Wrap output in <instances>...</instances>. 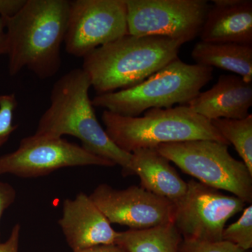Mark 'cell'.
<instances>
[{
	"label": "cell",
	"mask_w": 252,
	"mask_h": 252,
	"mask_svg": "<svg viewBox=\"0 0 252 252\" xmlns=\"http://www.w3.org/2000/svg\"><path fill=\"white\" fill-rule=\"evenodd\" d=\"M191 57L199 65L229 71L252 83V45L200 41L194 46Z\"/></svg>",
	"instance_id": "obj_16"
},
{
	"label": "cell",
	"mask_w": 252,
	"mask_h": 252,
	"mask_svg": "<svg viewBox=\"0 0 252 252\" xmlns=\"http://www.w3.org/2000/svg\"><path fill=\"white\" fill-rule=\"evenodd\" d=\"M156 149L200 183L252 205V175L243 161L230 155L227 144L198 140L162 144Z\"/></svg>",
	"instance_id": "obj_6"
},
{
	"label": "cell",
	"mask_w": 252,
	"mask_h": 252,
	"mask_svg": "<svg viewBox=\"0 0 252 252\" xmlns=\"http://www.w3.org/2000/svg\"><path fill=\"white\" fill-rule=\"evenodd\" d=\"M18 106L14 94L0 96V147L6 143L10 136L18 128L14 124V112Z\"/></svg>",
	"instance_id": "obj_20"
},
{
	"label": "cell",
	"mask_w": 252,
	"mask_h": 252,
	"mask_svg": "<svg viewBox=\"0 0 252 252\" xmlns=\"http://www.w3.org/2000/svg\"><path fill=\"white\" fill-rule=\"evenodd\" d=\"M200 31L201 41L252 45V0H214Z\"/></svg>",
	"instance_id": "obj_14"
},
{
	"label": "cell",
	"mask_w": 252,
	"mask_h": 252,
	"mask_svg": "<svg viewBox=\"0 0 252 252\" xmlns=\"http://www.w3.org/2000/svg\"><path fill=\"white\" fill-rule=\"evenodd\" d=\"M127 34L126 0L69 1L64 41L67 54L84 59Z\"/></svg>",
	"instance_id": "obj_10"
},
{
	"label": "cell",
	"mask_w": 252,
	"mask_h": 252,
	"mask_svg": "<svg viewBox=\"0 0 252 252\" xmlns=\"http://www.w3.org/2000/svg\"><path fill=\"white\" fill-rule=\"evenodd\" d=\"M182 44L160 36L130 34L94 49L82 69L96 94L130 89L178 58Z\"/></svg>",
	"instance_id": "obj_3"
},
{
	"label": "cell",
	"mask_w": 252,
	"mask_h": 252,
	"mask_svg": "<svg viewBox=\"0 0 252 252\" xmlns=\"http://www.w3.org/2000/svg\"><path fill=\"white\" fill-rule=\"evenodd\" d=\"M242 250L236 245L222 241L206 242L201 240L183 239L179 245L177 252H250Z\"/></svg>",
	"instance_id": "obj_21"
},
{
	"label": "cell",
	"mask_w": 252,
	"mask_h": 252,
	"mask_svg": "<svg viewBox=\"0 0 252 252\" xmlns=\"http://www.w3.org/2000/svg\"><path fill=\"white\" fill-rule=\"evenodd\" d=\"M222 240L233 244L242 250L252 248V206L245 207L241 217L235 223L225 227Z\"/></svg>",
	"instance_id": "obj_19"
},
{
	"label": "cell",
	"mask_w": 252,
	"mask_h": 252,
	"mask_svg": "<svg viewBox=\"0 0 252 252\" xmlns=\"http://www.w3.org/2000/svg\"><path fill=\"white\" fill-rule=\"evenodd\" d=\"M114 167V162L89 153L63 137L33 135L24 137L18 149L0 157V175L36 178L64 167Z\"/></svg>",
	"instance_id": "obj_9"
},
{
	"label": "cell",
	"mask_w": 252,
	"mask_h": 252,
	"mask_svg": "<svg viewBox=\"0 0 252 252\" xmlns=\"http://www.w3.org/2000/svg\"><path fill=\"white\" fill-rule=\"evenodd\" d=\"M16 198V191L14 187L6 182L0 181V224L1 217L5 210L14 203ZM1 237V233H0ZM1 243V242H0Z\"/></svg>",
	"instance_id": "obj_22"
},
{
	"label": "cell",
	"mask_w": 252,
	"mask_h": 252,
	"mask_svg": "<svg viewBox=\"0 0 252 252\" xmlns=\"http://www.w3.org/2000/svg\"><path fill=\"white\" fill-rule=\"evenodd\" d=\"M89 197L111 224L144 230L173 223L175 204L141 187L117 189L103 183Z\"/></svg>",
	"instance_id": "obj_11"
},
{
	"label": "cell",
	"mask_w": 252,
	"mask_h": 252,
	"mask_svg": "<svg viewBox=\"0 0 252 252\" xmlns=\"http://www.w3.org/2000/svg\"><path fill=\"white\" fill-rule=\"evenodd\" d=\"M91 87L82 68L73 69L59 78L53 86L49 107L39 119L34 135L74 136L89 153L122 167L124 177L133 175L132 154L119 149L110 140L96 117L89 97Z\"/></svg>",
	"instance_id": "obj_1"
},
{
	"label": "cell",
	"mask_w": 252,
	"mask_h": 252,
	"mask_svg": "<svg viewBox=\"0 0 252 252\" xmlns=\"http://www.w3.org/2000/svg\"><path fill=\"white\" fill-rule=\"evenodd\" d=\"M187 185L183 198L174 203V225L183 239L222 241L227 221L243 212L246 203L195 180Z\"/></svg>",
	"instance_id": "obj_8"
},
{
	"label": "cell",
	"mask_w": 252,
	"mask_h": 252,
	"mask_svg": "<svg viewBox=\"0 0 252 252\" xmlns=\"http://www.w3.org/2000/svg\"><path fill=\"white\" fill-rule=\"evenodd\" d=\"M69 8L68 0H27L16 16L5 21L10 76L24 68L41 79L59 72Z\"/></svg>",
	"instance_id": "obj_2"
},
{
	"label": "cell",
	"mask_w": 252,
	"mask_h": 252,
	"mask_svg": "<svg viewBox=\"0 0 252 252\" xmlns=\"http://www.w3.org/2000/svg\"><path fill=\"white\" fill-rule=\"evenodd\" d=\"M21 230L20 223L14 225L7 240L0 243V252H18Z\"/></svg>",
	"instance_id": "obj_24"
},
{
	"label": "cell",
	"mask_w": 252,
	"mask_h": 252,
	"mask_svg": "<svg viewBox=\"0 0 252 252\" xmlns=\"http://www.w3.org/2000/svg\"><path fill=\"white\" fill-rule=\"evenodd\" d=\"M132 155V174L140 177L141 187L174 203L183 198L187 182L157 149H137Z\"/></svg>",
	"instance_id": "obj_15"
},
{
	"label": "cell",
	"mask_w": 252,
	"mask_h": 252,
	"mask_svg": "<svg viewBox=\"0 0 252 252\" xmlns=\"http://www.w3.org/2000/svg\"><path fill=\"white\" fill-rule=\"evenodd\" d=\"M228 144L234 146L252 175V115L243 119H219L211 122Z\"/></svg>",
	"instance_id": "obj_18"
},
{
	"label": "cell",
	"mask_w": 252,
	"mask_h": 252,
	"mask_svg": "<svg viewBox=\"0 0 252 252\" xmlns=\"http://www.w3.org/2000/svg\"><path fill=\"white\" fill-rule=\"evenodd\" d=\"M213 78V68L188 64L179 58L130 89L97 94L94 107L127 117H140L148 109L188 105Z\"/></svg>",
	"instance_id": "obj_5"
},
{
	"label": "cell",
	"mask_w": 252,
	"mask_h": 252,
	"mask_svg": "<svg viewBox=\"0 0 252 252\" xmlns=\"http://www.w3.org/2000/svg\"><path fill=\"white\" fill-rule=\"evenodd\" d=\"M75 252H127L125 248L118 244H104L95 245Z\"/></svg>",
	"instance_id": "obj_25"
},
{
	"label": "cell",
	"mask_w": 252,
	"mask_h": 252,
	"mask_svg": "<svg viewBox=\"0 0 252 252\" xmlns=\"http://www.w3.org/2000/svg\"><path fill=\"white\" fill-rule=\"evenodd\" d=\"M7 51V37H6V23L0 17V55H6Z\"/></svg>",
	"instance_id": "obj_26"
},
{
	"label": "cell",
	"mask_w": 252,
	"mask_h": 252,
	"mask_svg": "<svg viewBox=\"0 0 252 252\" xmlns=\"http://www.w3.org/2000/svg\"><path fill=\"white\" fill-rule=\"evenodd\" d=\"M102 121L110 140L130 154L139 149L186 141L214 140L229 145L211 122L188 105L150 109L137 117H122L104 110Z\"/></svg>",
	"instance_id": "obj_4"
},
{
	"label": "cell",
	"mask_w": 252,
	"mask_h": 252,
	"mask_svg": "<svg viewBox=\"0 0 252 252\" xmlns=\"http://www.w3.org/2000/svg\"><path fill=\"white\" fill-rule=\"evenodd\" d=\"M182 240L173 223L119 232L117 243L127 252H177Z\"/></svg>",
	"instance_id": "obj_17"
},
{
	"label": "cell",
	"mask_w": 252,
	"mask_h": 252,
	"mask_svg": "<svg viewBox=\"0 0 252 252\" xmlns=\"http://www.w3.org/2000/svg\"><path fill=\"white\" fill-rule=\"evenodd\" d=\"M27 0H0V17L4 21L14 17L21 11Z\"/></svg>",
	"instance_id": "obj_23"
},
{
	"label": "cell",
	"mask_w": 252,
	"mask_h": 252,
	"mask_svg": "<svg viewBox=\"0 0 252 252\" xmlns=\"http://www.w3.org/2000/svg\"><path fill=\"white\" fill-rule=\"evenodd\" d=\"M58 223L73 252L117 243L119 232L86 193L80 192L63 204L62 217Z\"/></svg>",
	"instance_id": "obj_12"
},
{
	"label": "cell",
	"mask_w": 252,
	"mask_h": 252,
	"mask_svg": "<svg viewBox=\"0 0 252 252\" xmlns=\"http://www.w3.org/2000/svg\"><path fill=\"white\" fill-rule=\"evenodd\" d=\"M128 34L160 36L183 45L200 35L206 0H126Z\"/></svg>",
	"instance_id": "obj_7"
},
{
	"label": "cell",
	"mask_w": 252,
	"mask_h": 252,
	"mask_svg": "<svg viewBox=\"0 0 252 252\" xmlns=\"http://www.w3.org/2000/svg\"><path fill=\"white\" fill-rule=\"evenodd\" d=\"M252 105V83L236 74L220 75L211 89L200 92L188 104L189 108L210 122L245 119Z\"/></svg>",
	"instance_id": "obj_13"
}]
</instances>
